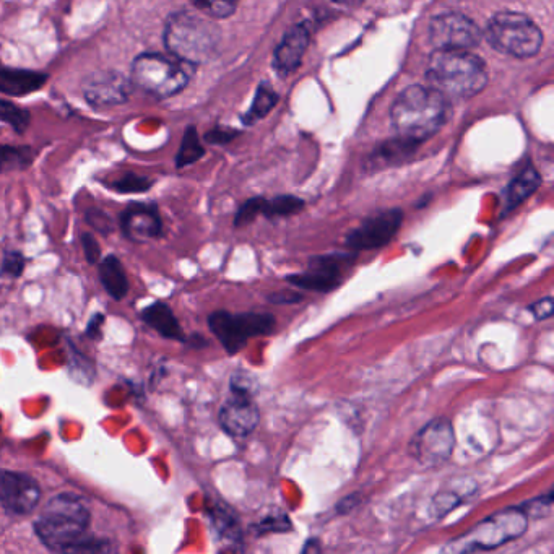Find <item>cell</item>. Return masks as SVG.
<instances>
[{
    "mask_svg": "<svg viewBox=\"0 0 554 554\" xmlns=\"http://www.w3.org/2000/svg\"><path fill=\"white\" fill-rule=\"evenodd\" d=\"M451 114L447 96L429 85H413L392 104L390 121L400 137L420 143L439 132Z\"/></svg>",
    "mask_w": 554,
    "mask_h": 554,
    "instance_id": "cell-1",
    "label": "cell"
},
{
    "mask_svg": "<svg viewBox=\"0 0 554 554\" xmlns=\"http://www.w3.org/2000/svg\"><path fill=\"white\" fill-rule=\"evenodd\" d=\"M221 33L212 18L179 10L169 15L163 31L166 51L179 61L197 67L217 56Z\"/></svg>",
    "mask_w": 554,
    "mask_h": 554,
    "instance_id": "cell-2",
    "label": "cell"
},
{
    "mask_svg": "<svg viewBox=\"0 0 554 554\" xmlns=\"http://www.w3.org/2000/svg\"><path fill=\"white\" fill-rule=\"evenodd\" d=\"M429 87L452 98H472L488 85L485 62L472 52L436 49L426 69Z\"/></svg>",
    "mask_w": 554,
    "mask_h": 554,
    "instance_id": "cell-3",
    "label": "cell"
},
{
    "mask_svg": "<svg viewBox=\"0 0 554 554\" xmlns=\"http://www.w3.org/2000/svg\"><path fill=\"white\" fill-rule=\"evenodd\" d=\"M90 520V509L82 498L59 494L43 507L35 522V532L49 550L74 553L78 543L87 537Z\"/></svg>",
    "mask_w": 554,
    "mask_h": 554,
    "instance_id": "cell-4",
    "label": "cell"
},
{
    "mask_svg": "<svg viewBox=\"0 0 554 554\" xmlns=\"http://www.w3.org/2000/svg\"><path fill=\"white\" fill-rule=\"evenodd\" d=\"M194 69L171 54L148 51L142 52L132 61L129 78L134 88H139L156 100H166L178 95L189 85Z\"/></svg>",
    "mask_w": 554,
    "mask_h": 554,
    "instance_id": "cell-5",
    "label": "cell"
},
{
    "mask_svg": "<svg viewBox=\"0 0 554 554\" xmlns=\"http://www.w3.org/2000/svg\"><path fill=\"white\" fill-rule=\"evenodd\" d=\"M527 529H529V517L520 511L519 506L509 507L481 520L472 527L470 532L455 538L447 548L464 551V553L496 550L499 546L522 537Z\"/></svg>",
    "mask_w": 554,
    "mask_h": 554,
    "instance_id": "cell-6",
    "label": "cell"
},
{
    "mask_svg": "<svg viewBox=\"0 0 554 554\" xmlns=\"http://www.w3.org/2000/svg\"><path fill=\"white\" fill-rule=\"evenodd\" d=\"M491 48L517 59L533 57L543 44V33L537 23L524 13L501 12L494 15L485 33Z\"/></svg>",
    "mask_w": 554,
    "mask_h": 554,
    "instance_id": "cell-7",
    "label": "cell"
},
{
    "mask_svg": "<svg viewBox=\"0 0 554 554\" xmlns=\"http://www.w3.org/2000/svg\"><path fill=\"white\" fill-rule=\"evenodd\" d=\"M208 327L228 355H236L254 337L272 334L277 321L269 312L215 311L208 316Z\"/></svg>",
    "mask_w": 554,
    "mask_h": 554,
    "instance_id": "cell-8",
    "label": "cell"
},
{
    "mask_svg": "<svg viewBox=\"0 0 554 554\" xmlns=\"http://www.w3.org/2000/svg\"><path fill=\"white\" fill-rule=\"evenodd\" d=\"M454 447L455 431L451 421L436 418L413 436L408 451L421 465L438 467L451 459Z\"/></svg>",
    "mask_w": 554,
    "mask_h": 554,
    "instance_id": "cell-9",
    "label": "cell"
},
{
    "mask_svg": "<svg viewBox=\"0 0 554 554\" xmlns=\"http://www.w3.org/2000/svg\"><path fill=\"white\" fill-rule=\"evenodd\" d=\"M355 259V254H325L312 257L306 272L288 275L286 282L299 290L330 293L342 285L343 269L350 267Z\"/></svg>",
    "mask_w": 554,
    "mask_h": 554,
    "instance_id": "cell-10",
    "label": "cell"
},
{
    "mask_svg": "<svg viewBox=\"0 0 554 554\" xmlns=\"http://www.w3.org/2000/svg\"><path fill=\"white\" fill-rule=\"evenodd\" d=\"M483 39V31L472 18L462 13H442L429 23V41L436 49L477 48Z\"/></svg>",
    "mask_w": 554,
    "mask_h": 554,
    "instance_id": "cell-11",
    "label": "cell"
},
{
    "mask_svg": "<svg viewBox=\"0 0 554 554\" xmlns=\"http://www.w3.org/2000/svg\"><path fill=\"white\" fill-rule=\"evenodd\" d=\"M134 85L130 78L117 70H98L83 78V98L91 108L121 106L132 96Z\"/></svg>",
    "mask_w": 554,
    "mask_h": 554,
    "instance_id": "cell-12",
    "label": "cell"
},
{
    "mask_svg": "<svg viewBox=\"0 0 554 554\" xmlns=\"http://www.w3.org/2000/svg\"><path fill=\"white\" fill-rule=\"evenodd\" d=\"M402 223L403 212L400 208L377 213L373 217L366 218L358 228L348 233L345 244L356 252L379 249L397 236Z\"/></svg>",
    "mask_w": 554,
    "mask_h": 554,
    "instance_id": "cell-13",
    "label": "cell"
},
{
    "mask_svg": "<svg viewBox=\"0 0 554 554\" xmlns=\"http://www.w3.org/2000/svg\"><path fill=\"white\" fill-rule=\"evenodd\" d=\"M41 488L35 478L22 472L0 470V506L10 516H26L38 507Z\"/></svg>",
    "mask_w": 554,
    "mask_h": 554,
    "instance_id": "cell-14",
    "label": "cell"
},
{
    "mask_svg": "<svg viewBox=\"0 0 554 554\" xmlns=\"http://www.w3.org/2000/svg\"><path fill=\"white\" fill-rule=\"evenodd\" d=\"M218 421L221 429L231 438L251 436L260 423V410L254 394L246 390H231L230 399L220 408Z\"/></svg>",
    "mask_w": 554,
    "mask_h": 554,
    "instance_id": "cell-15",
    "label": "cell"
},
{
    "mask_svg": "<svg viewBox=\"0 0 554 554\" xmlns=\"http://www.w3.org/2000/svg\"><path fill=\"white\" fill-rule=\"evenodd\" d=\"M122 233L135 243H145L160 238L163 233V220L160 210L153 204H130L119 217Z\"/></svg>",
    "mask_w": 554,
    "mask_h": 554,
    "instance_id": "cell-16",
    "label": "cell"
},
{
    "mask_svg": "<svg viewBox=\"0 0 554 554\" xmlns=\"http://www.w3.org/2000/svg\"><path fill=\"white\" fill-rule=\"evenodd\" d=\"M308 46V26L304 23L291 26L278 44L277 49H275V54H273V67L277 69L278 74L288 75L295 72L303 61L304 52H306Z\"/></svg>",
    "mask_w": 554,
    "mask_h": 554,
    "instance_id": "cell-17",
    "label": "cell"
},
{
    "mask_svg": "<svg viewBox=\"0 0 554 554\" xmlns=\"http://www.w3.org/2000/svg\"><path fill=\"white\" fill-rule=\"evenodd\" d=\"M48 80L49 75L44 72L0 64V93L4 95L23 98L41 90Z\"/></svg>",
    "mask_w": 554,
    "mask_h": 554,
    "instance_id": "cell-18",
    "label": "cell"
},
{
    "mask_svg": "<svg viewBox=\"0 0 554 554\" xmlns=\"http://www.w3.org/2000/svg\"><path fill=\"white\" fill-rule=\"evenodd\" d=\"M540 184H542V176L537 173V169L532 168V166L525 168L507 186L506 194H504V212H511L520 204H524L530 195L535 194Z\"/></svg>",
    "mask_w": 554,
    "mask_h": 554,
    "instance_id": "cell-19",
    "label": "cell"
},
{
    "mask_svg": "<svg viewBox=\"0 0 554 554\" xmlns=\"http://www.w3.org/2000/svg\"><path fill=\"white\" fill-rule=\"evenodd\" d=\"M142 319L145 324L156 330L161 337L184 342V332H182L181 324H179L171 308H168L165 303L152 304L150 308L143 311Z\"/></svg>",
    "mask_w": 554,
    "mask_h": 554,
    "instance_id": "cell-20",
    "label": "cell"
},
{
    "mask_svg": "<svg viewBox=\"0 0 554 554\" xmlns=\"http://www.w3.org/2000/svg\"><path fill=\"white\" fill-rule=\"evenodd\" d=\"M416 147H418V142L399 135V139L384 143L374 155H371V160H369L371 168L400 165L403 160H408L413 155Z\"/></svg>",
    "mask_w": 554,
    "mask_h": 554,
    "instance_id": "cell-21",
    "label": "cell"
},
{
    "mask_svg": "<svg viewBox=\"0 0 554 554\" xmlns=\"http://www.w3.org/2000/svg\"><path fill=\"white\" fill-rule=\"evenodd\" d=\"M35 148L30 145H7L0 143V174L25 171L35 163Z\"/></svg>",
    "mask_w": 554,
    "mask_h": 554,
    "instance_id": "cell-22",
    "label": "cell"
},
{
    "mask_svg": "<svg viewBox=\"0 0 554 554\" xmlns=\"http://www.w3.org/2000/svg\"><path fill=\"white\" fill-rule=\"evenodd\" d=\"M100 278L104 288L114 299H122L127 295L129 282H127L124 267L117 257L108 256L101 262Z\"/></svg>",
    "mask_w": 554,
    "mask_h": 554,
    "instance_id": "cell-23",
    "label": "cell"
},
{
    "mask_svg": "<svg viewBox=\"0 0 554 554\" xmlns=\"http://www.w3.org/2000/svg\"><path fill=\"white\" fill-rule=\"evenodd\" d=\"M205 155V148L200 143L199 134L195 127H187L186 134L182 137L181 147L176 155V168H186L194 165Z\"/></svg>",
    "mask_w": 554,
    "mask_h": 554,
    "instance_id": "cell-24",
    "label": "cell"
},
{
    "mask_svg": "<svg viewBox=\"0 0 554 554\" xmlns=\"http://www.w3.org/2000/svg\"><path fill=\"white\" fill-rule=\"evenodd\" d=\"M304 200L295 195H278L275 199H264L262 215L267 218L290 217L304 208Z\"/></svg>",
    "mask_w": 554,
    "mask_h": 554,
    "instance_id": "cell-25",
    "label": "cell"
},
{
    "mask_svg": "<svg viewBox=\"0 0 554 554\" xmlns=\"http://www.w3.org/2000/svg\"><path fill=\"white\" fill-rule=\"evenodd\" d=\"M277 101L278 96L275 90H273L272 85L267 82L260 83L254 103H252L249 113L244 116V122L252 124V122L259 121L262 117L267 116Z\"/></svg>",
    "mask_w": 554,
    "mask_h": 554,
    "instance_id": "cell-26",
    "label": "cell"
},
{
    "mask_svg": "<svg viewBox=\"0 0 554 554\" xmlns=\"http://www.w3.org/2000/svg\"><path fill=\"white\" fill-rule=\"evenodd\" d=\"M0 121L12 127L17 134L23 135L26 129L30 127L31 114L28 109L20 108L12 101L0 98Z\"/></svg>",
    "mask_w": 554,
    "mask_h": 554,
    "instance_id": "cell-27",
    "label": "cell"
},
{
    "mask_svg": "<svg viewBox=\"0 0 554 554\" xmlns=\"http://www.w3.org/2000/svg\"><path fill=\"white\" fill-rule=\"evenodd\" d=\"M252 532L256 533L257 537H264L267 533H286L293 530V522L286 512H272L264 519H260L257 524L251 525Z\"/></svg>",
    "mask_w": 554,
    "mask_h": 554,
    "instance_id": "cell-28",
    "label": "cell"
},
{
    "mask_svg": "<svg viewBox=\"0 0 554 554\" xmlns=\"http://www.w3.org/2000/svg\"><path fill=\"white\" fill-rule=\"evenodd\" d=\"M239 0H191V4L199 12L212 20H223L233 15Z\"/></svg>",
    "mask_w": 554,
    "mask_h": 554,
    "instance_id": "cell-29",
    "label": "cell"
},
{
    "mask_svg": "<svg viewBox=\"0 0 554 554\" xmlns=\"http://www.w3.org/2000/svg\"><path fill=\"white\" fill-rule=\"evenodd\" d=\"M468 496H472V494H459L455 490L439 491L434 496L433 503H431V512H433L434 517L441 519V517L447 516L449 512L454 511L455 507L465 504Z\"/></svg>",
    "mask_w": 554,
    "mask_h": 554,
    "instance_id": "cell-30",
    "label": "cell"
},
{
    "mask_svg": "<svg viewBox=\"0 0 554 554\" xmlns=\"http://www.w3.org/2000/svg\"><path fill=\"white\" fill-rule=\"evenodd\" d=\"M152 186V179L135 173L124 174L122 178L108 184V187H111L114 192H119V194H142V192L150 191Z\"/></svg>",
    "mask_w": 554,
    "mask_h": 554,
    "instance_id": "cell-31",
    "label": "cell"
},
{
    "mask_svg": "<svg viewBox=\"0 0 554 554\" xmlns=\"http://www.w3.org/2000/svg\"><path fill=\"white\" fill-rule=\"evenodd\" d=\"M553 503V491H548L545 496L530 499V501H525L524 504H520L519 509L524 512L525 516L529 517V519H542V517L550 516Z\"/></svg>",
    "mask_w": 554,
    "mask_h": 554,
    "instance_id": "cell-32",
    "label": "cell"
},
{
    "mask_svg": "<svg viewBox=\"0 0 554 554\" xmlns=\"http://www.w3.org/2000/svg\"><path fill=\"white\" fill-rule=\"evenodd\" d=\"M262 204H264V197H254V199L244 202L234 217V226L243 228V226L251 225L252 221L262 215Z\"/></svg>",
    "mask_w": 554,
    "mask_h": 554,
    "instance_id": "cell-33",
    "label": "cell"
},
{
    "mask_svg": "<svg viewBox=\"0 0 554 554\" xmlns=\"http://www.w3.org/2000/svg\"><path fill=\"white\" fill-rule=\"evenodd\" d=\"M212 517L215 520V527H217L221 537L239 540L238 520L230 516L228 512L220 511V509H217V512H213Z\"/></svg>",
    "mask_w": 554,
    "mask_h": 554,
    "instance_id": "cell-34",
    "label": "cell"
},
{
    "mask_svg": "<svg viewBox=\"0 0 554 554\" xmlns=\"http://www.w3.org/2000/svg\"><path fill=\"white\" fill-rule=\"evenodd\" d=\"M25 262V257H23L20 252H9V254L4 257L2 273L10 275V277H18V275H22Z\"/></svg>",
    "mask_w": 554,
    "mask_h": 554,
    "instance_id": "cell-35",
    "label": "cell"
},
{
    "mask_svg": "<svg viewBox=\"0 0 554 554\" xmlns=\"http://www.w3.org/2000/svg\"><path fill=\"white\" fill-rule=\"evenodd\" d=\"M532 312V316L537 319V321H546L550 319L554 314V303L551 296H546V298L540 299L537 303L530 304L529 308Z\"/></svg>",
    "mask_w": 554,
    "mask_h": 554,
    "instance_id": "cell-36",
    "label": "cell"
},
{
    "mask_svg": "<svg viewBox=\"0 0 554 554\" xmlns=\"http://www.w3.org/2000/svg\"><path fill=\"white\" fill-rule=\"evenodd\" d=\"M82 247L85 256H87L88 264H96L101 256L100 244L96 243L93 234H82Z\"/></svg>",
    "mask_w": 554,
    "mask_h": 554,
    "instance_id": "cell-37",
    "label": "cell"
},
{
    "mask_svg": "<svg viewBox=\"0 0 554 554\" xmlns=\"http://www.w3.org/2000/svg\"><path fill=\"white\" fill-rule=\"evenodd\" d=\"M270 304H277V306H285V304H298L303 301L304 296L296 291H280V293H273V295L267 296Z\"/></svg>",
    "mask_w": 554,
    "mask_h": 554,
    "instance_id": "cell-38",
    "label": "cell"
},
{
    "mask_svg": "<svg viewBox=\"0 0 554 554\" xmlns=\"http://www.w3.org/2000/svg\"><path fill=\"white\" fill-rule=\"evenodd\" d=\"M360 504V494H350L347 498H343L338 501L337 507H335V512H337L338 516H348V514L355 511L356 507L360 506Z\"/></svg>",
    "mask_w": 554,
    "mask_h": 554,
    "instance_id": "cell-39",
    "label": "cell"
},
{
    "mask_svg": "<svg viewBox=\"0 0 554 554\" xmlns=\"http://www.w3.org/2000/svg\"><path fill=\"white\" fill-rule=\"evenodd\" d=\"M87 220L91 226H96L100 231L113 230V223L109 220L108 215H104L100 210H90V212L87 213Z\"/></svg>",
    "mask_w": 554,
    "mask_h": 554,
    "instance_id": "cell-40",
    "label": "cell"
},
{
    "mask_svg": "<svg viewBox=\"0 0 554 554\" xmlns=\"http://www.w3.org/2000/svg\"><path fill=\"white\" fill-rule=\"evenodd\" d=\"M234 135H236L234 130L217 127V129L210 130V132L205 135V140H207L208 143H213V145H221V143L230 142Z\"/></svg>",
    "mask_w": 554,
    "mask_h": 554,
    "instance_id": "cell-41",
    "label": "cell"
},
{
    "mask_svg": "<svg viewBox=\"0 0 554 554\" xmlns=\"http://www.w3.org/2000/svg\"><path fill=\"white\" fill-rule=\"evenodd\" d=\"M101 325H103V316H100V314H98V316H95L93 317V319H91L90 325H88V337H98V334H100Z\"/></svg>",
    "mask_w": 554,
    "mask_h": 554,
    "instance_id": "cell-42",
    "label": "cell"
},
{
    "mask_svg": "<svg viewBox=\"0 0 554 554\" xmlns=\"http://www.w3.org/2000/svg\"><path fill=\"white\" fill-rule=\"evenodd\" d=\"M319 551H321V545H319L317 540H309L303 546V553H319Z\"/></svg>",
    "mask_w": 554,
    "mask_h": 554,
    "instance_id": "cell-43",
    "label": "cell"
},
{
    "mask_svg": "<svg viewBox=\"0 0 554 554\" xmlns=\"http://www.w3.org/2000/svg\"><path fill=\"white\" fill-rule=\"evenodd\" d=\"M335 4L347 5V7H358L364 0H334Z\"/></svg>",
    "mask_w": 554,
    "mask_h": 554,
    "instance_id": "cell-44",
    "label": "cell"
}]
</instances>
